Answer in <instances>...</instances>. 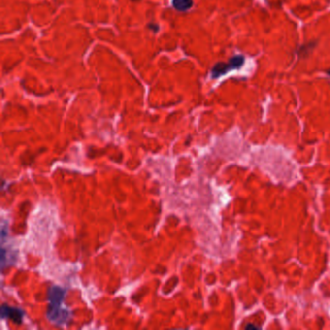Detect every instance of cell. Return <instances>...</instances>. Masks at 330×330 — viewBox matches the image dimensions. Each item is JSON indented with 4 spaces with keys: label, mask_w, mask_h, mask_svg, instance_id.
<instances>
[{
    "label": "cell",
    "mask_w": 330,
    "mask_h": 330,
    "mask_svg": "<svg viewBox=\"0 0 330 330\" xmlns=\"http://www.w3.org/2000/svg\"><path fill=\"white\" fill-rule=\"evenodd\" d=\"M65 296V291L59 287H53L49 291V308L47 311L48 319L56 325H63L70 319V313L61 308Z\"/></svg>",
    "instance_id": "6da1fadb"
},
{
    "label": "cell",
    "mask_w": 330,
    "mask_h": 330,
    "mask_svg": "<svg viewBox=\"0 0 330 330\" xmlns=\"http://www.w3.org/2000/svg\"><path fill=\"white\" fill-rule=\"evenodd\" d=\"M244 63L245 57L241 55L232 56L227 63L218 62L211 69V78L218 79L232 70H239L242 68Z\"/></svg>",
    "instance_id": "7a4b0ae2"
},
{
    "label": "cell",
    "mask_w": 330,
    "mask_h": 330,
    "mask_svg": "<svg viewBox=\"0 0 330 330\" xmlns=\"http://www.w3.org/2000/svg\"><path fill=\"white\" fill-rule=\"evenodd\" d=\"M1 317L2 318H9L14 322L20 324L23 321L24 311L19 308H12L6 305H3L1 308Z\"/></svg>",
    "instance_id": "3957f363"
},
{
    "label": "cell",
    "mask_w": 330,
    "mask_h": 330,
    "mask_svg": "<svg viewBox=\"0 0 330 330\" xmlns=\"http://www.w3.org/2000/svg\"><path fill=\"white\" fill-rule=\"evenodd\" d=\"M317 46V43L316 42H309L307 44H303L301 45L297 51V55L301 58V57H306L309 55H311V53L314 51L315 47Z\"/></svg>",
    "instance_id": "277c9868"
},
{
    "label": "cell",
    "mask_w": 330,
    "mask_h": 330,
    "mask_svg": "<svg viewBox=\"0 0 330 330\" xmlns=\"http://www.w3.org/2000/svg\"><path fill=\"white\" fill-rule=\"evenodd\" d=\"M193 4V0H172V6L180 12L188 11L192 8Z\"/></svg>",
    "instance_id": "5b68a950"
},
{
    "label": "cell",
    "mask_w": 330,
    "mask_h": 330,
    "mask_svg": "<svg viewBox=\"0 0 330 330\" xmlns=\"http://www.w3.org/2000/svg\"><path fill=\"white\" fill-rule=\"evenodd\" d=\"M147 28H148V29H150L151 31H153V32H158L159 29H160L159 26L157 24H154V23H149L147 25Z\"/></svg>",
    "instance_id": "8992f818"
},
{
    "label": "cell",
    "mask_w": 330,
    "mask_h": 330,
    "mask_svg": "<svg viewBox=\"0 0 330 330\" xmlns=\"http://www.w3.org/2000/svg\"><path fill=\"white\" fill-rule=\"evenodd\" d=\"M326 73H327V75H328V76H329V77L330 78V68L326 71Z\"/></svg>",
    "instance_id": "52a82bcc"
},
{
    "label": "cell",
    "mask_w": 330,
    "mask_h": 330,
    "mask_svg": "<svg viewBox=\"0 0 330 330\" xmlns=\"http://www.w3.org/2000/svg\"><path fill=\"white\" fill-rule=\"evenodd\" d=\"M132 1H134V2H136V1H138V0H132Z\"/></svg>",
    "instance_id": "ba28073f"
}]
</instances>
